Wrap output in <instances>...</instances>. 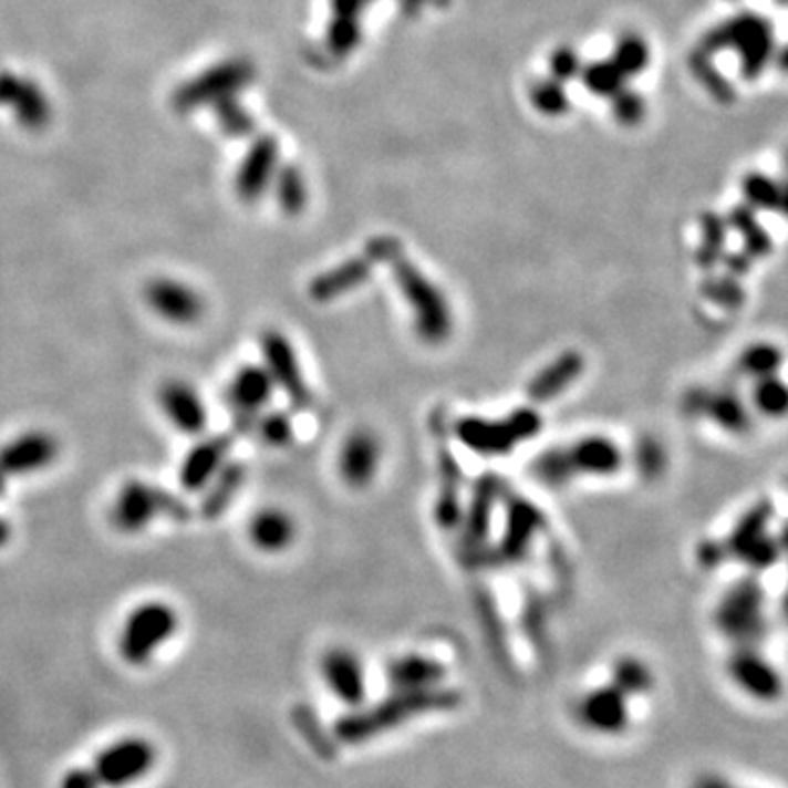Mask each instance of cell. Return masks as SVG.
Wrapping results in <instances>:
<instances>
[{"mask_svg": "<svg viewBox=\"0 0 788 788\" xmlns=\"http://www.w3.org/2000/svg\"><path fill=\"white\" fill-rule=\"evenodd\" d=\"M460 690L447 686H434L423 690H393L375 705L353 707L349 714H342L333 725L335 740L344 745H362L380 738L386 732L423 716L436 712H452L460 707Z\"/></svg>", "mask_w": 788, "mask_h": 788, "instance_id": "obj_1", "label": "cell"}, {"mask_svg": "<svg viewBox=\"0 0 788 788\" xmlns=\"http://www.w3.org/2000/svg\"><path fill=\"white\" fill-rule=\"evenodd\" d=\"M391 263H393L394 286L398 288V292L405 298L412 311L416 335L432 346L447 342L454 333V313L447 296L443 294V290L434 281H429L409 259L393 255Z\"/></svg>", "mask_w": 788, "mask_h": 788, "instance_id": "obj_2", "label": "cell"}, {"mask_svg": "<svg viewBox=\"0 0 788 788\" xmlns=\"http://www.w3.org/2000/svg\"><path fill=\"white\" fill-rule=\"evenodd\" d=\"M543 425L541 412L532 405H523L504 418L465 416L454 425V434L469 452L483 458H501L517 445L537 438L543 432Z\"/></svg>", "mask_w": 788, "mask_h": 788, "instance_id": "obj_3", "label": "cell"}, {"mask_svg": "<svg viewBox=\"0 0 788 788\" xmlns=\"http://www.w3.org/2000/svg\"><path fill=\"white\" fill-rule=\"evenodd\" d=\"M156 517L185 523L194 517V512L176 492L141 480L125 483L110 508V521L123 535L143 532Z\"/></svg>", "mask_w": 788, "mask_h": 788, "instance_id": "obj_4", "label": "cell"}, {"mask_svg": "<svg viewBox=\"0 0 788 788\" xmlns=\"http://www.w3.org/2000/svg\"><path fill=\"white\" fill-rule=\"evenodd\" d=\"M765 602L767 593L758 579L747 577L734 583L714 611L718 633L736 646H758L769 633Z\"/></svg>", "mask_w": 788, "mask_h": 788, "instance_id": "obj_5", "label": "cell"}, {"mask_svg": "<svg viewBox=\"0 0 788 788\" xmlns=\"http://www.w3.org/2000/svg\"><path fill=\"white\" fill-rule=\"evenodd\" d=\"M180 626L178 611L160 600L138 604L125 620L118 635V653L132 666L147 664Z\"/></svg>", "mask_w": 788, "mask_h": 788, "instance_id": "obj_6", "label": "cell"}, {"mask_svg": "<svg viewBox=\"0 0 788 788\" xmlns=\"http://www.w3.org/2000/svg\"><path fill=\"white\" fill-rule=\"evenodd\" d=\"M156 765V749L145 738H121L98 751L91 767L98 785L107 788H125L143 780Z\"/></svg>", "mask_w": 788, "mask_h": 788, "instance_id": "obj_7", "label": "cell"}, {"mask_svg": "<svg viewBox=\"0 0 788 788\" xmlns=\"http://www.w3.org/2000/svg\"><path fill=\"white\" fill-rule=\"evenodd\" d=\"M263 366L272 377L274 388L283 391L296 409H307L313 401L300 369L292 340L279 329H266L259 338Z\"/></svg>", "mask_w": 788, "mask_h": 788, "instance_id": "obj_8", "label": "cell"}, {"mask_svg": "<svg viewBox=\"0 0 788 788\" xmlns=\"http://www.w3.org/2000/svg\"><path fill=\"white\" fill-rule=\"evenodd\" d=\"M274 391L266 366L246 364L232 375L226 388V405L232 412V427L237 434H252L259 412L272 401Z\"/></svg>", "mask_w": 788, "mask_h": 788, "instance_id": "obj_9", "label": "cell"}, {"mask_svg": "<svg viewBox=\"0 0 788 788\" xmlns=\"http://www.w3.org/2000/svg\"><path fill=\"white\" fill-rule=\"evenodd\" d=\"M543 528V515L526 497L510 495L506 499V523L497 546V557L506 566H517L526 559L535 537Z\"/></svg>", "mask_w": 788, "mask_h": 788, "instance_id": "obj_10", "label": "cell"}, {"mask_svg": "<svg viewBox=\"0 0 788 788\" xmlns=\"http://www.w3.org/2000/svg\"><path fill=\"white\" fill-rule=\"evenodd\" d=\"M727 673L738 688L763 703H774L782 696V675L758 646H736L727 660Z\"/></svg>", "mask_w": 788, "mask_h": 788, "instance_id": "obj_11", "label": "cell"}, {"mask_svg": "<svg viewBox=\"0 0 788 788\" xmlns=\"http://www.w3.org/2000/svg\"><path fill=\"white\" fill-rule=\"evenodd\" d=\"M60 456V443L53 434L33 429L11 438L0 447V474L11 480L51 467Z\"/></svg>", "mask_w": 788, "mask_h": 788, "instance_id": "obj_12", "label": "cell"}, {"mask_svg": "<svg viewBox=\"0 0 788 788\" xmlns=\"http://www.w3.org/2000/svg\"><path fill=\"white\" fill-rule=\"evenodd\" d=\"M145 302L156 315L178 326L196 324L206 311V302L197 290L167 277L154 279L145 286Z\"/></svg>", "mask_w": 788, "mask_h": 788, "instance_id": "obj_13", "label": "cell"}, {"mask_svg": "<svg viewBox=\"0 0 788 788\" xmlns=\"http://www.w3.org/2000/svg\"><path fill=\"white\" fill-rule=\"evenodd\" d=\"M382 465V443L373 429L360 427L353 429L338 456V471L346 487L351 489H366L380 471Z\"/></svg>", "mask_w": 788, "mask_h": 788, "instance_id": "obj_14", "label": "cell"}, {"mask_svg": "<svg viewBox=\"0 0 788 788\" xmlns=\"http://www.w3.org/2000/svg\"><path fill=\"white\" fill-rule=\"evenodd\" d=\"M684 409L692 416H707L729 434H747L751 429L749 407L740 394L732 391L694 388L684 396Z\"/></svg>", "mask_w": 788, "mask_h": 788, "instance_id": "obj_15", "label": "cell"}, {"mask_svg": "<svg viewBox=\"0 0 788 788\" xmlns=\"http://www.w3.org/2000/svg\"><path fill=\"white\" fill-rule=\"evenodd\" d=\"M501 492H504V485L492 474H487L476 480L471 499H469L467 508H463V519L458 526L463 546L467 550L478 552L485 546V541L491 532L492 512L501 499Z\"/></svg>", "mask_w": 788, "mask_h": 788, "instance_id": "obj_16", "label": "cell"}, {"mask_svg": "<svg viewBox=\"0 0 788 788\" xmlns=\"http://www.w3.org/2000/svg\"><path fill=\"white\" fill-rule=\"evenodd\" d=\"M320 671L326 688L331 690L344 705L360 707L366 698V675L362 660L344 646H335L324 653Z\"/></svg>", "mask_w": 788, "mask_h": 788, "instance_id": "obj_17", "label": "cell"}, {"mask_svg": "<svg viewBox=\"0 0 788 788\" xmlns=\"http://www.w3.org/2000/svg\"><path fill=\"white\" fill-rule=\"evenodd\" d=\"M581 723L595 732L615 736L629 727V696L613 684L588 692L579 703Z\"/></svg>", "mask_w": 788, "mask_h": 788, "instance_id": "obj_18", "label": "cell"}, {"mask_svg": "<svg viewBox=\"0 0 788 788\" xmlns=\"http://www.w3.org/2000/svg\"><path fill=\"white\" fill-rule=\"evenodd\" d=\"M158 405L169 423L183 434L197 436L206 429L208 414L201 396L189 382L167 380L158 388Z\"/></svg>", "mask_w": 788, "mask_h": 788, "instance_id": "obj_19", "label": "cell"}, {"mask_svg": "<svg viewBox=\"0 0 788 788\" xmlns=\"http://www.w3.org/2000/svg\"><path fill=\"white\" fill-rule=\"evenodd\" d=\"M232 443V434H215L194 445L180 465V487L189 492L204 491L228 460Z\"/></svg>", "mask_w": 788, "mask_h": 788, "instance_id": "obj_20", "label": "cell"}, {"mask_svg": "<svg viewBox=\"0 0 788 788\" xmlns=\"http://www.w3.org/2000/svg\"><path fill=\"white\" fill-rule=\"evenodd\" d=\"M566 449L574 476L611 478L624 467L622 447L606 436H583Z\"/></svg>", "mask_w": 788, "mask_h": 788, "instance_id": "obj_21", "label": "cell"}, {"mask_svg": "<svg viewBox=\"0 0 788 788\" xmlns=\"http://www.w3.org/2000/svg\"><path fill=\"white\" fill-rule=\"evenodd\" d=\"M375 259L366 252L364 257H355V259H349L322 274H318L307 292H309V298L313 302H333L338 300L340 296L349 294V292H355L360 290L362 286L369 283V279L373 277V270H375Z\"/></svg>", "mask_w": 788, "mask_h": 788, "instance_id": "obj_22", "label": "cell"}, {"mask_svg": "<svg viewBox=\"0 0 788 788\" xmlns=\"http://www.w3.org/2000/svg\"><path fill=\"white\" fill-rule=\"evenodd\" d=\"M585 373V357L581 351H566L546 364L526 386V394L532 403H548L568 393L574 382Z\"/></svg>", "mask_w": 788, "mask_h": 788, "instance_id": "obj_23", "label": "cell"}, {"mask_svg": "<svg viewBox=\"0 0 788 788\" xmlns=\"http://www.w3.org/2000/svg\"><path fill=\"white\" fill-rule=\"evenodd\" d=\"M294 517L283 510V508H261L255 512L248 526V537L252 546L266 554H279L286 552L296 539Z\"/></svg>", "mask_w": 788, "mask_h": 788, "instance_id": "obj_24", "label": "cell"}, {"mask_svg": "<svg viewBox=\"0 0 788 788\" xmlns=\"http://www.w3.org/2000/svg\"><path fill=\"white\" fill-rule=\"evenodd\" d=\"M248 480V469L239 460H226L224 467L212 476V480L204 487L199 501V515L204 519L221 517L230 504L237 499Z\"/></svg>", "mask_w": 788, "mask_h": 788, "instance_id": "obj_25", "label": "cell"}, {"mask_svg": "<svg viewBox=\"0 0 788 788\" xmlns=\"http://www.w3.org/2000/svg\"><path fill=\"white\" fill-rule=\"evenodd\" d=\"M386 677L393 690H423L443 686L447 677L445 664L425 655H401L386 666Z\"/></svg>", "mask_w": 788, "mask_h": 788, "instance_id": "obj_26", "label": "cell"}, {"mask_svg": "<svg viewBox=\"0 0 788 788\" xmlns=\"http://www.w3.org/2000/svg\"><path fill=\"white\" fill-rule=\"evenodd\" d=\"M438 467H440L443 483L434 504V519L443 530H456L463 519V501H460L463 471L458 460L449 452L440 454Z\"/></svg>", "mask_w": 788, "mask_h": 788, "instance_id": "obj_27", "label": "cell"}, {"mask_svg": "<svg viewBox=\"0 0 788 788\" xmlns=\"http://www.w3.org/2000/svg\"><path fill=\"white\" fill-rule=\"evenodd\" d=\"M774 515H776L774 501L763 499V501L754 504V506L738 519V523L734 526V530L729 532V537L723 541V543H725V550H727V557L743 559V554H745L756 541H760V539L767 535V528H769Z\"/></svg>", "mask_w": 788, "mask_h": 788, "instance_id": "obj_28", "label": "cell"}, {"mask_svg": "<svg viewBox=\"0 0 788 788\" xmlns=\"http://www.w3.org/2000/svg\"><path fill=\"white\" fill-rule=\"evenodd\" d=\"M782 362H785V355H782V349L778 344H774V342H754L740 353L738 371L743 375H747V377L763 380V377L778 375Z\"/></svg>", "mask_w": 788, "mask_h": 788, "instance_id": "obj_29", "label": "cell"}, {"mask_svg": "<svg viewBox=\"0 0 788 788\" xmlns=\"http://www.w3.org/2000/svg\"><path fill=\"white\" fill-rule=\"evenodd\" d=\"M613 686L624 692L626 696H640L649 694L655 686V675L646 662L633 655H624L613 664Z\"/></svg>", "mask_w": 788, "mask_h": 788, "instance_id": "obj_30", "label": "cell"}, {"mask_svg": "<svg viewBox=\"0 0 788 788\" xmlns=\"http://www.w3.org/2000/svg\"><path fill=\"white\" fill-rule=\"evenodd\" d=\"M703 239L696 250V266L705 272H712L725 257V243H727V226L720 217L716 215H705L703 217Z\"/></svg>", "mask_w": 788, "mask_h": 788, "instance_id": "obj_31", "label": "cell"}, {"mask_svg": "<svg viewBox=\"0 0 788 788\" xmlns=\"http://www.w3.org/2000/svg\"><path fill=\"white\" fill-rule=\"evenodd\" d=\"M252 434H257V438L272 449H286L294 443L296 427L292 416L283 409H274V412H266L257 416L255 429Z\"/></svg>", "mask_w": 788, "mask_h": 788, "instance_id": "obj_32", "label": "cell"}, {"mask_svg": "<svg viewBox=\"0 0 788 788\" xmlns=\"http://www.w3.org/2000/svg\"><path fill=\"white\" fill-rule=\"evenodd\" d=\"M532 476L548 487H563L574 478V469L568 458V449L552 447L539 454L532 463Z\"/></svg>", "mask_w": 788, "mask_h": 788, "instance_id": "obj_33", "label": "cell"}, {"mask_svg": "<svg viewBox=\"0 0 788 788\" xmlns=\"http://www.w3.org/2000/svg\"><path fill=\"white\" fill-rule=\"evenodd\" d=\"M732 226L740 232L745 250L751 259H765L774 250L771 237L763 230V226L756 221L754 212L747 208H734L732 212Z\"/></svg>", "mask_w": 788, "mask_h": 788, "instance_id": "obj_34", "label": "cell"}, {"mask_svg": "<svg viewBox=\"0 0 788 788\" xmlns=\"http://www.w3.org/2000/svg\"><path fill=\"white\" fill-rule=\"evenodd\" d=\"M698 290L705 300H709L712 304H716L725 311H738L747 302V292H745L743 283L729 274L707 277Z\"/></svg>", "mask_w": 788, "mask_h": 788, "instance_id": "obj_35", "label": "cell"}, {"mask_svg": "<svg viewBox=\"0 0 788 788\" xmlns=\"http://www.w3.org/2000/svg\"><path fill=\"white\" fill-rule=\"evenodd\" d=\"M754 405L760 414L780 418L788 407V391L785 382L778 375L763 377L754 386Z\"/></svg>", "mask_w": 788, "mask_h": 788, "instance_id": "obj_36", "label": "cell"}, {"mask_svg": "<svg viewBox=\"0 0 788 788\" xmlns=\"http://www.w3.org/2000/svg\"><path fill=\"white\" fill-rule=\"evenodd\" d=\"M635 467H637L640 476L646 480H655L662 476V471L666 467V454H664V447L660 445V440L646 436L637 443Z\"/></svg>", "mask_w": 788, "mask_h": 788, "instance_id": "obj_37", "label": "cell"}, {"mask_svg": "<svg viewBox=\"0 0 788 788\" xmlns=\"http://www.w3.org/2000/svg\"><path fill=\"white\" fill-rule=\"evenodd\" d=\"M780 552H782L780 541L767 532L760 541H756V543L743 554L740 561L747 563L751 570H758V572H760V570H767V568L776 566L778 559H780Z\"/></svg>", "mask_w": 788, "mask_h": 788, "instance_id": "obj_38", "label": "cell"}, {"mask_svg": "<svg viewBox=\"0 0 788 788\" xmlns=\"http://www.w3.org/2000/svg\"><path fill=\"white\" fill-rule=\"evenodd\" d=\"M745 191H747V196L756 206H763V208H769V210H780L782 208V196L769 180L751 178L747 183Z\"/></svg>", "mask_w": 788, "mask_h": 788, "instance_id": "obj_39", "label": "cell"}, {"mask_svg": "<svg viewBox=\"0 0 788 788\" xmlns=\"http://www.w3.org/2000/svg\"><path fill=\"white\" fill-rule=\"evenodd\" d=\"M725 559H727V550L723 541H703L696 548V561L705 570L718 568L720 563H725Z\"/></svg>", "mask_w": 788, "mask_h": 788, "instance_id": "obj_40", "label": "cell"}, {"mask_svg": "<svg viewBox=\"0 0 788 788\" xmlns=\"http://www.w3.org/2000/svg\"><path fill=\"white\" fill-rule=\"evenodd\" d=\"M279 199L283 204V208L288 212H300L302 204H304V189L300 185V180L296 176H288L283 183H281V194H279Z\"/></svg>", "mask_w": 788, "mask_h": 788, "instance_id": "obj_41", "label": "cell"}, {"mask_svg": "<svg viewBox=\"0 0 788 788\" xmlns=\"http://www.w3.org/2000/svg\"><path fill=\"white\" fill-rule=\"evenodd\" d=\"M483 613H485L483 615V624L487 629V635L491 637V646H495V651H497V660L506 662V649H504V633H501L499 615H497V611L492 606L491 609L487 606Z\"/></svg>", "mask_w": 788, "mask_h": 788, "instance_id": "obj_42", "label": "cell"}, {"mask_svg": "<svg viewBox=\"0 0 788 788\" xmlns=\"http://www.w3.org/2000/svg\"><path fill=\"white\" fill-rule=\"evenodd\" d=\"M62 788H101V785L91 767H77L62 778Z\"/></svg>", "mask_w": 788, "mask_h": 788, "instance_id": "obj_43", "label": "cell"}, {"mask_svg": "<svg viewBox=\"0 0 788 788\" xmlns=\"http://www.w3.org/2000/svg\"><path fill=\"white\" fill-rule=\"evenodd\" d=\"M720 263L725 266L727 274L734 277V279H740V277L749 274V270H751V266H754L749 255H725Z\"/></svg>", "mask_w": 788, "mask_h": 788, "instance_id": "obj_44", "label": "cell"}, {"mask_svg": "<svg viewBox=\"0 0 788 788\" xmlns=\"http://www.w3.org/2000/svg\"><path fill=\"white\" fill-rule=\"evenodd\" d=\"M692 788H736L727 778L723 776H716V774H705L701 778H696V782L692 785Z\"/></svg>", "mask_w": 788, "mask_h": 788, "instance_id": "obj_45", "label": "cell"}, {"mask_svg": "<svg viewBox=\"0 0 788 788\" xmlns=\"http://www.w3.org/2000/svg\"><path fill=\"white\" fill-rule=\"evenodd\" d=\"M9 539H11V526H9V521H7V519H2V517H0V548H2V546H7V543H9Z\"/></svg>", "mask_w": 788, "mask_h": 788, "instance_id": "obj_46", "label": "cell"}, {"mask_svg": "<svg viewBox=\"0 0 788 788\" xmlns=\"http://www.w3.org/2000/svg\"><path fill=\"white\" fill-rule=\"evenodd\" d=\"M7 485H9V480H7V478H4L2 474H0V497L4 495V491H7Z\"/></svg>", "mask_w": 788, "mask_h": 788, "instance_id": "obj_47", "label": "cell"}]
</instances>
